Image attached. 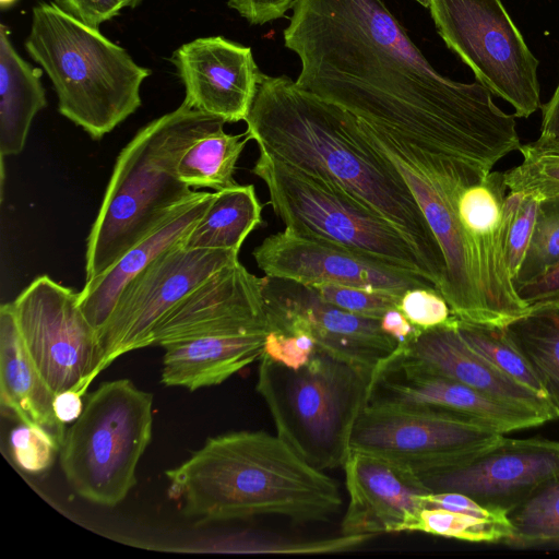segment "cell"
Listing matches in <instances>:
<instances>
[{"mask_svg": "<svg viewBox=\"0 0 559 559\" xmlns=\"http://www.w3.org/2000/svg\"><path fill=\"white\" fill-rule=\"evenodd\" d=\"M249 140L246 132L229 134L224 128L198 139L178 162L180 180L190 188L216 191L237 185L234 179L236 165Z\"/></svg>", "mask_w": 559, "mask_h": 559, "instance_id": "obj_29", "label": "cell"}, {"mask_svg": "<svg viewBox=\"0 0 559 559\" xmlns=\"http://www.w3.org/2000/svg\"><path fill=\"white\" fill-rule=\"evenodd\" d=\"M17 0H0V5L2 9H8L12 7Z\"/></svg>", "mask_w": 559, "mask_h": 559, "instance_id": "obj_47", "label": "cell"}, {"mask_svg": "<svg viewBox=\"0 0 559 559\" xmlns=\"http://www.w3.org/2000/svg\"><path fill=\"white\" fill-rule=\"evenodd\" d=\"M85 390L76 388L55 394L52 408L57 419L67 425L75 421L83 412Z\"/></svg>", "mask_w": 559, "mask_h": 559, "instance_id": "obj_44", "label": "cell"}, {"mask_svg": "<svg viewBox=\"0 0 559 559\" xmlns=\"http://www.w3.org/2000/svg\"><path fill=\"white\" fill-rule=\"evenodd\" d=\"M269 326L218 331L165 344L162 382L194 391L221 384L263 354Z\"/></svg>", "mask_w": 559, "mask_h": 559, "instance_id": "obj_23", "label": "cell"}, {"mask_svg": "<svg viewBox=\"0 0 559 559\" xmlns=\"http://www.w3.org/2000/svg\"><path fill=\"white\" fill-rule=\"evenodd\" d=\"M558 472L559 441L502 437L454 465L418 476L431 492H461L508 513Z\"/></svg>", "mask_w": 559, "mask_h": 559, "instance_id": "obj_15", "label": "cell"}, {"mask_svg": "<svg viewBox=\"0 0 559 559\" xmlns=\"http://www.w3.org/2000/svg\"><path fill=\"white\" fill-rule=\"evenodd\" d=\"M9 443L16 465L29 474L48 469L60 450V441L50 431L24 423L10 432Z\"/></svg>", "mask_w": 559, "mask_h": 559, "instance_id": "obj_35", "label": "cell"}, {"mask_svg": "<svg viewBox=\"0 0 559 559\" xmlns=\"http://www.w3.org/2000/svg\"><path fill=\"white\" fill-rule=\"evenodd\" d=\"M540 135L538 143L559 147V83L551 98L544 104Z\"/></svg>", "mask_w": 559, "mask_h": 559, "instance_id": "obj_45", "label": "cell"}, {"mask_svg": "<svg viewBox=\"0 0 559 559\" xmlns=\"http://www.w3.org/2000/svg\"><path fill=\"white\" fill-rule=\"evenodd\" d=\"M399 353L425 368L485 394L527 406L557 418L547 400L501 372L471 349L456 329V317L421 332Z\"/></svg>", "mask_w": 559, "mask_h": 559, "instance_id": "obj_22", "label": "cell"}, {"mask_svg": "<svg viewBox=\"0 0 559 559\" xmlns=\"http://www.w3.org/2000/svg\"><path fill=\"white\" fill-rule=\"evenodd\" d=\"M381 329L399 343L400 348L406 347L421 329L412 324L400 309H391L380 319Z\"/></svg>", "mask_w": 559, "mask_h": 559, "instance_id": "obj_43", "label": "cell"}, {"mask_svg": "<svg viewBox=\"0 0 559 559\" xmlns=\"http://www.w3.org/2000/svg\"><path fill=\"white\" fill-rule=\"evenodd\" d=\"M357 128L366 142L397 171L418 203L443 253L445 278L452 283L469 280L476 270V259L460 221L459 199L467 187L490 171L430 154L358 118Z\"/></svg>", "mask_w": 559, "mask_h": 559, "instance_id": "obj_12", "label": "cell"}, {"mask_svg": "<svg viewBox=\"0 0 559 559\" xmlns=\"http://www.w3.org/2000/svg\"><path fill=\"white\" fill-rule=\"evenodd\" d=\"M245 122L259 152L341 189L393 224L439 289L445 273L439 242L402 177L366 142L353 114L287 75L261 73Z\"/></svg>", "mask_w": 559, "mask_h": 559, "instance_id": "obj_2", "label": "cell"}, {"mask_svg": "<svg viewBox=\"0 0 559 559\" xmlns=\"http://www.w3.org/2000/svg\"><path fill=\"white\" fill-rule=\"evenodd\" d=\"M25 49L52 82L59 112L94 140L141 106L151 70L56 2L33 8Z\"/></svg>", "mask_w": 559, "mask_h": 559, "instance_id": "obj_5", "label": "cell"}, {"mask_svg": "<svg viewBox=\"0 0 559 559\" xmlns=\"http://www.w3.org/2000/svg\"><path fill=\"white\" fill-rule=\"evenodd\" d=\"M325 301L348 312L380 320L391 309H399L402 296L336 284L310 286Z\"/></svg>", "mask_w": 559, "mask_h": 559, "instance_id": "obj_37", "label": "cell"}, {"mask_svg": "<svg viewBox=\"0 0 559 559\" xmlns=\"http://www.w3.org/2000/svg\"><path fill=\"white\" fill-rule=\"evenodd\" d=\"M143 0H122L124 8H135Z\"/></svg>", "mask_w": 559, "mask_h": 559, "instance_id": "obj_46", "label": "cell"}, {"mask_svg": "<svg viewBox=\"0 0 559 559\" xmlns=\"http://www.w3.org/2000/svg\"><path fill=\"white\" fill-rule=\"evenodd\" d=\"M428 9L445 45L515 117L527 118L542 106L539 62L501 0H429Z\"/></svg>", "mask_w": 559, "mask_h": 559, "instance_id": "obj_9", "label": "cell"}, {"mask_svg": "<svg viewBox=\"0 0 559 559\" xmlns=\"http://www.w3.org/2000/svg\"><path fill=\"white\" fill-rule=\"evenodd\" d=\"M316 352V342L307 333L269 329L262 355L287 368L298 369L306 365Z\"/></svg>", "mask_w": 559, "mask_h": 559, "instance_id": "obj_39", "label": "cell"}, {"mask_svg": "<svg viewBox=\"0 0 559 559\" xmlns=\"http://www.w3.org/2000/svg\"><path fill=\"white\" fill-rule=\"evenodd\" d=\"M399 309L415 326L427 330L448 322L453 316L445 299L435 288H412L402 295Z\"/></svg>", "mask_w": 559, "mask_h": 559, "instance_id": "obj_38", "label": "cell"}, {"mask_svg": "<svg viewBox=\"0 0 559 559\" xmlns=\"http://www.w3.org/2000/svg\"><path fill=\"white\" fill-rule=\"evenodd\" d=\"M262 298L269 329L304 332L317 350L345 360L376 378L399 352L380 320L343 310L310 286L296 281L263 276Z\"/></svg>", "mask_w": 559, "mask_h": 559, "instance_id": "obj_14", "label": "cell"}, {"mask_svg": "<svg viewBox=\"0 0 559 559\" xmlns=\"http://www.w3.org/2000/svg\"><path fill=\"white\" fill-rule=\"evenodd\" d=\"M251 173L265 183L269 203L285 230L420 273L431 281L406 237L384 217L341 189L261 152Z\"/></svg>", "mask_w": 559, "mask_h": 559, "instance_id": "obj_8", "label": "cell"}, {"mask_svg": "<svg viewBox=\"0 0 559 559\" xmlns=\"http://www.w3.org/2000/svg\"><path fill=\"white\" fill-rule=\"evenodd\" d=\"M53 392L35 366L21 336L11 302L0 308V402L19 423L38 425L61 444L66 425L55 416Z\"/></svg>", "mask_w": 559, "mask_h": 559, "instance_id": "obj_25", "label": "cell"}, {"mask_svg": "<svg viewBox=\"0 0 559 559\" xmlns=\"http://www.w3.org/2000/svg\"><path fill=\"white\" fill-rule=\"evenodd\" d=\"M508 199L511 213L506 235V260L513 281L530 245L542 198L510 191Z\"/></svg>", "mask_w": 559, "mask_h": 559, "instance_id": "obj_36", "label": "cell"}, {"mask_svg": "<svg viewBox=\"0 0 559 559\" xmlns=\"http://www.w3.org/2000/svg\"><path fill=\"white\" fill-rule=\"evenodd\" d=\"M368 402L431 407L467 417L501 435L555 419L433 372L399 352L377 373Z\"/></svg>", "mask_w": 559, "mask_h": 559, "instance_id": "obj_17", "label": "cell"}, {"mask_svg": "<svg viewBox=\"0 0 559 559\" xmlns=\"http://www.w3.org/2000/svg\"><path fill=\"white\" fill-rule=\"evenodd\" d=\"M507 515L512 532L503 544L515 548L559 547V472L539 483Z\"/></svg>", "mask_w": 559, "mask_h": 559, "instance_id": "obj_30", "label": "cell"}, {"mask_svg": "<svg viewBox=\"0 0 559 559\" xmlns=\"http://www.w3.org/2000/svg\"><path fill=\"white\" fill-rule=\"evenodd\" d=\"M168 496L199 523L259 515L328 521L342 507L340 486L277 435L240 430L207 438L165 472Z\"/></svg>", "mask_w": 559, "mask_h": 559, "instance_id": "obj_3", "label": "cell"}, {"mask_svg": "<svg viewBox=\"0 0 559 559\" xmlns=\"http://www.w3.org/2000/svg\"><path fill=\"white\" fill-rule=\"evenodd\" d=\"M153 395L129 379L100 383L66 430L60 465L73 490L103 507L120 503L136 484L152 439Z\"/></svg>", "mask_w": 559, "mask_h": 559, "instance_id": "obj_7", "label": "cell"}, {"mask_svg": "<svg viewBox=\"0 0 559 559\" xmlns=\"http://www.w3.org/2000/svg\"><path fill=\"white\" fill-rule=\"evenodd\" d=\"M415 1H417L418 3L424 5L425 8H428V5H429V0H415Z\"/></svg>", "mask_w": 559, "mask_h": 559, "instance_id": "obj_48", "label": "cell"}, {"mask_svg": "<svg viewBox=\"0 0 559 559\" xmlns=\"http://www.w3.org/2000/svg\"><path fill=\"white\" fill-rule=\"evenodd\" d=\"M502 437L457 414L368 402L354 426L350 451L374 454L423 475L454 465Z\"/></svg>", "mask_w": 559, "mask_h": 559, "instance_id": "obj_10", "label": "cell"}, {"mask_svg": "<svg viewBox=\"0 0 559 559\" xmlns=\"http://www.w3.org/2000/svg\"><path fill=\"white\" fill-rule=\"evenodd\" d=\"M181 242L157 257L120 294L98 332L102 371L121 355L153 345L156 326L182 299L239 261L237 250L192 249Z\"/></svg>", "mask_w": 559, "mask_h": 559, "instance_id": "obj_13", "label": "cell"}, {"mask_svg": "<svg viewBox=\"0 0 559 559\" xmlns=\"http://www.w3.org/2000/svg\"><path fill=\"white\" fill-rule=\"evenodd\" d=\"M519 151L522 163L504 173L508 189L540 198L559 197V147L534 141L521 144Z\"/></svg>", "mask_w": 559, "mask_h": 559, "instance_id": "obj_34", "label": "cell"}, {"mask_svg": "<svg viewBox=\"0 0 559 559\" xmlns=\"http://www.w3.org/2000/svg\"><path fill=\"white\" fill-rule=\"evenodd\" d=\"M298 0H228V5L236 10L249 23L262 25L282 17L294 8Z\"/></svg>", "mask_w": 559, "mask_h": 559, "instance_id": "obj_41", "label": "cell"}, {"mask_svg": "<svg viewBox=\"0 0 559 559\" xmlns=\"http://www.w3.org/2000/svg\"><path fill=\"white\" fill-rule=\"evenodd\" d=\"M526 306L559 302V263L538 277L515 288Z\"/></svg>", "mask_w": 559, "mask_h": 559, "instance_id": "obj_42", "label": "cell"}, {"mask_svg": "<svg viewBox=\"0 0 559 559\" xmlns=\"http://www.w3.org/2000/svg\"><path fill=\"white\" fill-rule=\"evenodd\" d=\"M262 280L237 261L182 299L156 326L153 345L218 331L267 326Z\"/></svg>", "mask_w": 559, "mask_h": 559, "instance_id": "obj_21", "label": "cell"}, {"mask_svg": "<svg viewBox=\"0 0 559 559\" xmlns=\"http://www.w3.org/2000/svg\"><path fill=\"white\" fill-rule=\"evenodd\" d=\"M56 3L84 23L97 27L124 8L122 0H56Z\"/></svg>", "mask_w": 559, "mask_h": 559, "instance_id": "obj_40", "label": "cell"}, {"mask_svg": "<svg viewBox=\"0 0 559 559\" xmlns=\"http://www.w3.org/2000/svg\"><path fill=\"white\" fill-rule=\"evenodd\" d=\"M283 35L300 87L431 154L480 160L516 133L481 83L441 75L382 0H298Z\"/></svg>", "mask_w": 559, "mask_h": 559, "instance_id": "obj_1", "label": "cell"}, {"mask_svg": "<svg viewBox=\"0 0 559 559\" xmlns=\"http://www.w3.org/2000/svg\"><path fill=\"white\" fill-rule=\"evenodd\" d=\"M262 204L253 185L214 192L206 211L181 245L192 249L237 250L262 224Z\"/></svg>", "mask_w": 559, "mask_h": 559, "instance_id": "obj_27", "label": "cell"}, {"mask_svg": "<svg viewBox=\"0 0 559 559\" xmlns=\"http://www.w3.org/2000/svg\"><path fill=\"white\" fill-rule=\"evenodd\" d=\"M214 192L194 191L143 240L124 252L110 267L86 282L79 304L90 323L99 332L126 286L157 257L179 245L206 211Z\"/></svg>", "mask_w": 559, "mask_h": 559, "instance_id": "obj_24", "label": "cell"}, {"mask_svg": "<svg viewBox=\"0 0 559 559\" xmlns=\"http://www.w3.org/2000/svg\"><path fill=\"white\" fill-rule=\"evenodd\" d=\"M414 532L471 543H504L512 528L507 514L483 518L443 508H424Z\"/></svg>", "mask_w": 559, "mask_h": 559, "instance_id": "obj_32", "label": "cell"}, {"mask_svg": "<svg viewBox=\"0 0 559 559\" xmlns=\"http://www.w3.org/2000/svg\"><path fill=\"white\" fill-rule=\"evenodd\" d=\"M225 123L182 102L135 133L116 159L86 239L85 283L104 273L194 193L180 180L178 162L194 141Z\"/></svg>", "mask_w": 559, "mask_h": 559, "instance_id": "obj_4", "label": "cell"}, {"mask_svg": "<svg viewBox=\"0 0 559 559\" xmlns=\"http://www.w3.org/2000/svg\"><path fill=\"white\" fill-rule=\"evenodd\" d=\"M504 173L490 171L459 199L460 221L472 240L481 292L492 324L507 325L528 308L518 296L506 260L511 206Z\"/></svg>", "mask_w": 559, "mask_h": 559, "instance_id": "obj_20", "label": "cell"}, {"mask_svg": "<svg viewBox=\"0 0 559 559\" xmlns=\"http://www.w3.org/2000/svg\"><path fill=\"white\" fill-rule=\"evenodd\" d=\"M348 506L342 534L414 532L431 492L413 471L384 457L349 451L342 466Z\"/></svg>", "mask_w": 559, "mask_h": 559, "instance_id": "obj_18", "label": "cell"}, {"mask_svg": "<svg viewBox=\"0 0 559 559\" xmlns=\"http://www.w3.org/2000/svg\"><path fill=\"white\" fill-rule=\"evenodd\" d=\"M373 380L368 372L320 350L298 369L262 355L257 391L276 435L309 464L325 471L344 465Z\"/></svg>", "mask_w": 559, "mask_h": 559, "instance_id": "obj_6", "label": "cell"}, {"mask_svg": "<svg viewBox=\"0 0 559 559\" xmlns=\"http://www.w3.org/2000/svg\"><path fill=\"white\" fill-rule=\"evenodd\" d=\"M265 276L313 286L336 284L403 295L412 288L436 285L420 273L397 269L345 248L282 230L252 251Z\"/></svg>", "mask_w": 559, "mask_h": 559, "instance_id": "obj_16", "label": "cell"}, {"mask_svg": "<svg viewBox=\"0 0 559 559\" xmlns=\"http://www.w3.org/2000/svg\"><path fill=\"white\" fill-rule=\"evenodd\" d=\"M504 329L559 417V302L530 306Z\"/></svg>", "mask_w": 559, "mask_h": 559, "instance_id": "obj_28", "label": "cell"}, {"mask_svg": "<svg viewBox=\"0 0 559 559\" xmlns=\"http://www.w3.org/2000/svg\"><path fill=\"white\" fill-rule=\"evenodd\" d=\"M41 71L33 68L15 50L10 31L0 26V153L20 154L33 119L46 107Z\"/></svg>", "mask_w": 559, "mask_h": 559, "instance_id": "obj_26", "label": "cell"}, {"mask_svg": "<svg viewBox=\"0 0 559 559\" xmlns=\"http://www.w3.org/2000/svg\"><path fill=\"white\" fill-rule=\"evenodd\" d=\"M11 305L23 342L53 394L86 391L102 371L103 350L79 293L40 275Z\"/></svg>", "mask_w": 559, "mask_h": 559, "instance_id": "obj_11", "label": "cell"}, {"mask_svg": "<svg viewBox=\"0 0 559 559\" xmlns=\"http://www.w3.org/2000/svg\"><path fill=\"white\" fill-rule=\"evenodd\" d=\"M171 61L186 104L225 122L245 121L262 73L250 47L222 36L200 37L175 50Z\"/></svg>", "mask_w": 559, "mask_h": 559, "instance_id": "obj_19", "label": "cell"}, {"mask_svg": "<svg viewBox=\"0 0 559 559\" xmlns=\"http://www.w3.org/2000/svg\"><path fill=\"white\" fill-rule=\"evenodd\" d=\"M456 329L471 349L501 372L546 399L540 383L510 340L504 326L469 322L456 318Z\"/></svg>", "mask_w": 559, "mask_h": 559, "instance_id": "obj_31", "label": "cell"}, {"mask_svg": "<svg viewBox=\"0 0 559 559\" xmlns=\"http://www.w3.org/2000/svg\"><path fill=\"white\" fill-rule=\"evenodd\" d=\"M559 263V197L542 198L530 245L513 280L514 289Z\"/></svg>", "mask_w": 559, "mask_h": 559, "instance_id": "obj_33", "label": "cell"}]
</instances>
